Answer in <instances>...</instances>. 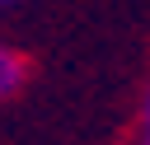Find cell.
I'll list each match as a JSON object with an SVG mask.
<instances>
[{
    "label": "cell",
    "mask_w": 150,
    "mask_h": 145,
    "mask_svg": "<svg viewBox=\"0 0 150 145\" xmlns=\"http://www.w3.org/2000/svg\"><path fill=\"white\" fill-rule=\"evenodd\" d=\"M23 75H28L23 56H19L14 47H0V98H9V94L23 84Z\"/></svg>",
    "instance_id": "obj_1"
},
{
    "label": "cell",
    "mask_w": 150,
    "mask_h": 145,
    "mask_svg": "<svg viewBox=\"0 0 150 145\" xmlns=\"http://www.w3.org/2000/svg\"><path fill=\"white\" fill-rule=\"evenodd\" d=\"M141 145H150V89H145V136H141Z\"/></svg>",
    "instance_id": "obj_2"
},
{
    "label": "cell",
    "mask_w": 150,
    "mask_h": 145,
    "mask_svg": "<svg viewBox=\"0 0 150 145\" xmlns=\"http://www.w3.org/2000/svg\"><path fill=\"white\" fill-rule=\"evenodd\" d=\"M9 5H19V0H0V9H9Z\"/></svg>",
    "instance_id": "obj_3"
}]
</instances>
